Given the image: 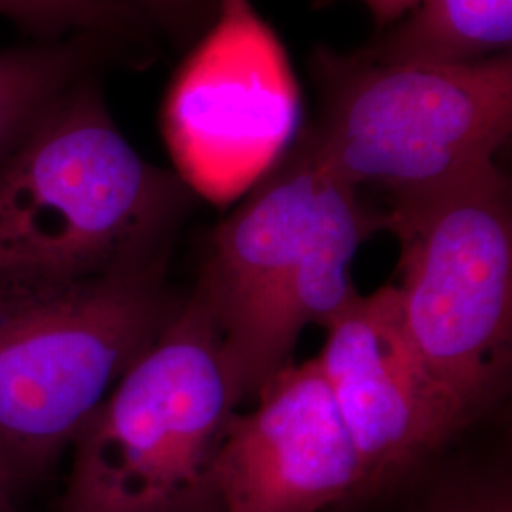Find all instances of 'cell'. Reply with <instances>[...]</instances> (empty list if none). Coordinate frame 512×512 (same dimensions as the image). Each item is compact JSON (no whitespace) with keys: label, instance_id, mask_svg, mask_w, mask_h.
Instances as JSON below:
<instances>
[{"label":"cell","instance_id":"6da1fadb","mask_svg":"<svg viewBox=\"0 0 512 512\" xmlns=\"http://www.w3.org/2000/svg\"><path fill=\"white\" fill-rule=\"evenodd\" d=\"M213 232L198 287L238 404L291 365L308 325H327L357 291L351 266L384 217L302 133Z\"/></svg>","mask_w":512,"mask_h":512},{"label":"cell","instance_id":"7a4b0ae2","mask_svg":"<svg viewBox=\"0 0 512 512\" xmlns=\"http://www.w3.org/2000/svg\"><path fill=\"white\" fill-rule=\"evenodd\" d=\"M190 194L129 145L84 74L0 162V272L84 277L162 258Z\"/></svg>","mask_w":512,"mask_h":512},{"label":"cell","instance_id":"3957f363","mask_svg":"<svg viewBox=\"0 0 512 512\" xmlns=\"http://www.w3.org/2000/svg\"><path fill=\"white\" fill-rule=\"evenodd\" d=\"M165 256L101 275L0 272V459L46 475L181 310Z\"/></svg>","mask_w":512,"mask_h":512},{"label":"cell","instance_id":"277c9868","mask_svg":"<svg viewBox=\"0 0 512 512\" xmlns=\"http://www.w3.org/2000/svg\"><path fill=\"white\" fill-rule=\"evenodd\" d=\"M236 406L194 291L76 433L55 512H220L213 469Z\"/></svg>","mask_w":512,"mask_h":512},{"label":"cell","instance_id":"5b68a950","mask_svg":"<svg viewBox=\"0 0 512 512\" xmlns=\"http://www.w3.org/2000/svg\"><path fill=\"white\" fill-rule=\"evenodd\" d=\"M406 338L467 423L503 393L512 355L511 183L495 160L391 196Z\"/></svg>","mask_w":512,"mask_h":512},{"label":"cell","instance_id":"8992f818","mask_svg":"<svg viewBox=\"0 0 512 512\" xmlns=\"http://www.w3.org/2000/svg\"><path fill=\"white\" fill-rule=\"evenodd\" d=\"M325 101L308 129L321 158L355 188L389 196L497 158L512 131V55L473 65L321 61Z\"/></svg>","mask_w":512,"mask_h":512},{"label":"cell","instance_id":"52a82bcc","mask_svg":"<svg viewBox=\"0 0 512 512\" xmlns=\"http://www.w3.org/2000/svg\"><path fill=\"white\" fill-rule=\"evenodd\" d=\"M298 122L300 88L274 29L251 0H217L165 95L177 177L209 202H236L293 147Z\"/></svg>","mask_w":512,"mask_h":512},{"label":"cell","instance_id":"ba28073f","mask_svg":"<svg viewBox=\"0 0 512 512\" xmlns=\"http://www.w3.org/2000/svg\"><path fill=\"white\" fill-rule=\"evenodd\" d=\"M325 329L315 361L372 492L412 471L467 425L406 338L395 285L355 294Z\"/></svg>","mask_w":512,"mask_h":512},{"label":"cell","instance_id":"9c48e42d","mask_svg":"<svg viewBox=\"0 0 512 512\" xmlns=\"http://www.w3.org/2000/svg\"><path fill=\"white\" fill-rule=\"evenodd\" d=\"M256 399L220 442V512H321L372 492L315 357L285 366Z\"/></svg>","mask_w":512,"mask_h":512},{"label":"cell","instance_id":"30bf717a","mask_svg":"<svg viewBox=\"0 0 512 512\" xmlns=\"http://www.w3.org/2000/svg\"><path fill=\"white\" fill-rule=\"evenodd\" d=\"M512 0H420L357 52L370 63L473 65L511 54Z\"/></svg>","mask_w":512,"mask_h":512},{"label":"cell","instance_id":"8fae6325","mask_svg":"<svg viewBox=\"0 0 512 512\" xmlns=\"http://www.w3.org/2000/svg\"><path fill=\"white\" fill-rule=\"evenodd\" d=\"M86 61L78 38L0 50V162L55 97L86 74Z\"/></svg>","mask_w":512,"mask_h":512},{"label":"cell","instance_id":"7c38bea8","mask_svg":"<svg viewBox=\"0 0 512 512\" xmlns=\"http://www.w3.org/2000/svg\"><path fill=\"white\" fill-rule=\"evenodd\" d=\"M128 8L116 0H0V16L44 38L61 40L69 33L92 35L97 31L122 29Z\"/></svg>","mask_w":512,"mask_h":512},{"label":"cell","instance_id":"4fadbf2b","mask_svg":"<svg viewBox=\"0 0 512 512\" xmlns=\"http://www.w3.org/2000/svg\"><path fill=\"white\" fill-rule=\"evenodd\" d=\"M129 12H145L152 18L162 21L169 27H183L196 18V14L213 6L217 8V0H116Z\"/></svg>","mask_w":512,"mask_h":512},{"label":"cell","instance_id":"5bb4252c","mask_svg":"<svg viewBox=\"0 0 512 512\" xmlns=\"http://www.w3.org/2000/svg\"><path fill=\"white\" fill-rule=\"evenodd\" d=\"M425 512H512L511 494L505 488H478L446 497Z\"/></svg>","mask_w":512,"mask_h":512},{"label":"cell","instance_id":"9a60e30c","mask_svg":"<svg viewBox=\"0 0 512 512\" xmlns=\"http://www.w3.org/2000/svg\"><path fill=\"white\" fill-rule=\"evenodd\" d=\"M370 10L372 18L380 29L391 25L393 21L403 18L404 14L414 8L420 0H361Z\"/></svg>","mask_w":512,"mask_h":512},{"label":"cell","instance_id":"2e32d148","mask_svg":"<svg viewBox=\"0 0 512 512\" xmlns=\"http://www.w3.org/2000/svg\"><path fill=\"white\" fill-rule=\"evenodd\" d=\"M19 490L18 480L0 459V512H25L19 505Z\"/></svg>","mask_w":512,"mask_h":512}]
</instances>
